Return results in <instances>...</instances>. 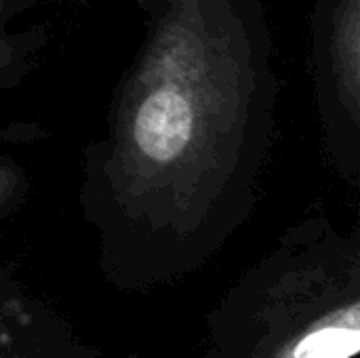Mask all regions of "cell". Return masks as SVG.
I'll use <instances>...</instances> for the list:
<instances>
[{"instance_id":"1","label":"cell","mask_w":360,"mask_h":358,"mask_svg":"<svg viewBox=\"0 0 360 358\" xmlns=\"http://www.w3.org/2000/svg\"><path fill=\"white\" fill-rule=\"evenodd\" d=\"M194 110L186 95L175 89H160L148 95L135 118L139 150L158 165L173 162L192 139Z\"/></svg>"},{"instance_id":"2","label":"cell","mask_w":360,"mask_h":358,"mask_svg":"<svg viewBox=\"0 0 360 358\" xmlns=\"http://www.w3.org/2000/svg\"><path fill=\"white\" fill-rule=\"evenodd\" d=\"M360 333L352 327H325L308 333L293 350V358H352L359 354Z\"/></svg>"}]
</instances>
